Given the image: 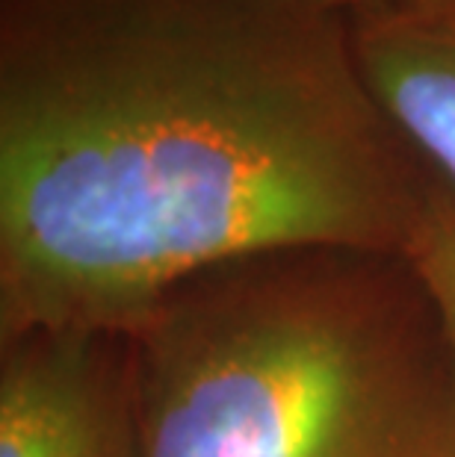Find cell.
Segmentation results:
<instances>
[{"instance_id": "6", "label": "cell", "mask_w": 455, "mask_h": 457, "mask_svg": "<svg viewBox=\"0 0 455 457\" xmlns=\"http://www.w3.org/2000/svg\"><path fill=\"white\" fill-rule=\"evenodd\" d=\"M352 12H382V9H455V0H341Z\"/></svg>"}, {"instance_id": "1", "label": "cell", "mask_w": 455, "mask_h": 457, "mask_svg": "<svg viewBox=\"0 0 455 457\" xmlns=\"http://www.w3.org/2000/svg\"><path fill=\"white\" fill-rule=\"evenodd\" d=\"M434 180L341 0H0V337L133 330L264 251L409 254Z\"/></svg>"}, {"instance_id": "5", "label": "cell", "mask_w": 455, "mask_h": 457, "mask_svg": "<svg viewBox=\"0 0 455 457\" xmlns=\"http://www.w3.org/2000/svg\"><path fill=\"white\" fill-rule=\"evenodd\" d=\"M409 260L429 287L455 345V192L441 178L432 187Z\"/></svg>"}, {"instance_id": "3", "label": "cell", "mask_w": 455, "mask_h": 457, "mask_svg": "<svg viewBox=\"0 0 455 457\" xmlns=\"http://www.w3.org/2000/svg\"><path fill=\"white\" fill-rule=\"evenodd\" d=\"M0 457H142L131 330L0 337Z\"/></svg>"}, {"instance_id": "4", "label": "cell", "mask_w": 455, "mask_h": 457, "mask_svg": "<svg viewBox=\"0 0 455 457\" xmlns=\"http://www.w3.org/2000/svg\"><path fill=\"white\" fill-rule=\"evenodd\" d=\"M355 45L384 115L455 192V9L355 12Z\"/></svg>"}, {"instance_id": "2", "label": "cell", "mask_w": 455, "mask_h": 457, "mask_svg": "<svg viewBox=\"0 0 455 457\" xmlns=\"http://www.w3.org/2000/svg\"><path fill=\"white\" fill-rule=\"evenodd\" d=\"M131 334L142 457H455V345L409 254L216 262Z\"/></svg>"}]
</instances>
